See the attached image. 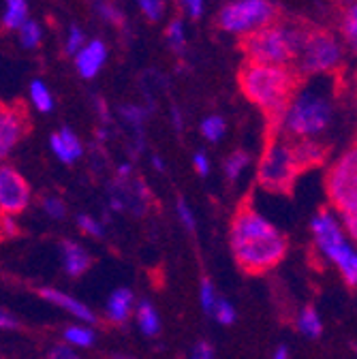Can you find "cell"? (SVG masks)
Returning <instances> with one entry per match:
<instances>
[{"instance_id":"7","label":"cell","mask_w":357,"mask_h":359,"mask_svg":"<svg viewBox=\"0 0 357 359\" xmlns=\"http://www.w3.org/2000/svg\"><path fill=\"white\" fill-rule=\"evenodd\" d=\"M325 187L330 201L340 212L357 203V146L332 165Z\"/></svg>"},{"instance_id":"5","label":"cell","mask_w":357,"mask_h":359,"mask_svg":"<svg viewBox=\"0 0 357 359\" xmlns=\"http://www.w3.org/2000/svg\"><path fill=\"white\" fill-rule=\"evenodd\" d=\"M276 20V9L267 0H236L218 11V26L225 32L250 34L270 26Z\"/></svg>"},{"instance_id":"44","label":"cell","mask_w":357,"mask_h":359,"mask_svg":"<svg viewBox=\"0 0 357 359\" xmlns=\"http://www.w3.org/2000/svg\"><path fill=\"white\" fill-rule=\"evenodd\" d=\"M0 231H3V236H18V224L11 216H3L0 218Z\"/></svg>"},{"instance_id":"51","label":"cell","mask_w":357,"mask_h":359,"mask_svg":"<svg viewBox=\"0 0 357 359\" xmlns=\"http://www.w3.org/2000/svg\"><path fill=\"white\" fill-rule=\"evenodd\" d=\"M353 48H355V52H357V43H353Z\"/></svg>"},{"instance_id":"24","label":"cell","mask_w":357,"mask_h":359,"mask_svg":"<svg viewBox=\"0 0 357 359\" xmlns=\"http://www.w3.org/2000/svg\"><path fill=\"white\" fill-rule=\"evenodd\" d=\"M225 128H227V124L220 116H210L201 122V133L208 142H218L222 135H225Z\"/></svg>"},{"instance_id":"49","label":"cell","mask_w":357,"mask_h":359,"mask_svg":"<svg viewBox=\"0 0 357 359\" xmlns=\"http://www.w3.org/2000/svg\"><path fill=\"white\" fill-rule=\"evenodd\" d=\"M152 163H154V167H159V171H163V161H161V158H156V156H154V161H152Z\"/></svg>"},{"instance_id":"47","label":"cell","mask_w":357,"mask_h":359,"mask_svg":"<svg viewBox=\"0 0 357 359\" xmlns=\"http://www.w3.org/2000/svg\"><path fill=\"white\" fill-rule=\"evenodd\" d=\"M171 116H173L175 130H182V118H180V111H177V109H171Z\"/></svg>"},{"instance_id":"31","label":"cell","mask_w":357,"mask_h":359,"mask_svg":"<svg viewBox=\"0 0 357 359\" xmlns=\"http://www.w3.org/2000/svg\"><path fill=\"white\" fill-rule=\"evenodd\" d=\"M199 297H201V306H203V310L208 312V314H212V310H214V306H216V291H214V285L208 280V278H203L201 280V291H199Z\"/></svg>"},{"instance_id":"11","label":"cell","mask_w":357,"mask_h":359,"mask_svg":"<svg viewBox=\"0 0 357 359\" xmlns=\"http://www.w3.org/2000/svg\"><path fill=\"white\" fill-rule=\"evenodd\" d=\"M148 189L144 182H130L128 177H118V182L112 187L109 199L114 210H126L133 214H144L148 205Z\"/></svg>"},{"instance_id":"41","label":"cell","mask_w":357,"mask_h":359,"mask_svg":"<svg viewBox=\"0 0 357 359\" xmlns=\"http://www.w3.org/2000/svg\"><path fill=\"white\" fill-rule=\"evenodd\" d=\"M99 11L103 13L105 20H109V22H114V24H118V26L122 24V13H120L116 7H112L109 3H101V5H99Z\"/></svg>"},{"instance_id":"23","label":"cell","mask_w":357,"mask_h":359,"mask_svg":"<svg viewBox=\"0 0 357 359\" xmlns=\"http://www.w3.org/2000/svg\"><path fill=\"white\" fill-rule=\"evenodd\" d=\"M65 340L73 346H81V348H88L95 344V334L88 330V327H79V325H73V327H67L65 330Z\"/></svg>"},{"instance_id":"18","label":"cell","mask_w":357,"mask_h":359,"mask_svg":"<svg viewBox=\"0 0 357 359\" xmlns=\"http://www.w3.org/2000/svg\"><path fill=\"white\" fill-rule=\"evenodd\" d=\"M332 261L338 265V269H340L342 278L346 280V285L357 287V250L351 244H346Z\"/></svg>"},{"instance_id":"2","label":"cell","mask_w":357,"mask_h":359,"mask_svg":"<svg viewBox=\"0 0 357 359\" xmlns=\"http://www.w3.org/2000/svg\"><path fill=\"white\" fill-rule=\"evenodd\" d=\"M295 73L289 67L246 62L240 71V88L248 101L259 105L272 128H283L289 103L295 93Z\"/></svg>"},{"instance_id":"45","label":"cell","mask_w":357,"mask_h":359,"mask_svg":"<svg viewBox=\"0 0 357 359\" xmlns=\"http://www.w3.org/2000/svg\"><path fill=\"white\" fill-rule=\"evenodd\" d=\"M193 165H195V169H197V173L199 175H208L210 173V161H208V156L206 154H195L193 156Z\"/></svg>"},{"instance_id":"25","label":"cell","mask_w":357,"mask_h":359,"mask_svg":"<svg viewBox=\"0 0 357 359\" xmlns=\"http://www.w3.org/2000/svg\"><path fill=\"white\" fill-rule=\"evenodd\" d=\"M248 163H250V158H248V154H246V152H242V150L234 152V154L225 161V173H227V177L231 180V182L242 175V171L246 169V165H248Z\"/></svg>"},{"instance_id":"34","label":"cell","mask_w":357,"mask_h":359,"mask_svg":"<svg viewBox=\"0 0 357 359\" xmlns=\"http://www.w3.org/2000/svg\"><path fill=\"white\" fill-rule=\"evenodd\" d=\"M340 214H342V220H344L346 233L357 242V203L351 205V208H346V210H342Z\"/></svg>"},{"instance_id":"26","label":"cell","mask_w":357,"mask_h":359,"mask_svg":"<svg viewBox=\"0 0 357 359\" xmlns=\"http://www.w3.org/2000/svg\"><path fill=\"white\" fill-rule=\"evenodd\" d=\"M20 41L24 48H36L39 41H41V26L32 20H26L20 26Z\"/></svg>"},{"instance_id":"35","label":"cell","mask_w":357,"mask_h":359,"mask_svg":"<svg viewBox=\"0 0 357 359\" xmlns=\"http://www.w3.org/2000/svg\"><path fill=\"white\" fill-rule=\"evenodd\" d=\"M43 210H46L56 220L65 218V214H67V208L58 197H46V199H43Z\"/></svg>"},{"instance_id":"48","label":"cell","mask_w":357,"mask_h":359,"mask_svg":"<svg viewBox=\"0 0 357 359\" xmlns=\"http://www.w3.org/2000/svg\"><path fill=\"white\" fill-rule=\"evenodd\" d=\"M272 359H289V348L287 346H278Z\"/></svg>"},{"instance_id":"46","label":"cell","mask_w":357,"mask_h":359,"mask_svg":"<svg viewBox=\"0 0 357 359\" xmlns=\"http://www.w3.org/2000/svg\"><path fill=\"white\" fill-rule=\"evenodd\" d=\"M20 323L11 317V314H7V312H3L0 310V330H15Z\"/></svg>"},{"instance_id":"20","label":"cell","mask_w":357,"mask_h":359,"mask_svg":"<svg viewBox=\"0 0 357 359\" xmlns=\"http://www.w3.org/2000/svg\"><path fill=\"white\" fill-rule=\"evenodd\" d=\"M297 330L308 336V338H319L321 332H323V321L319 317V312L312 308V306H306L299 317H297Z\"/></svg>"},{"instance_id":"21","label":"cell","mask_w":357,"mask_h":359,"mask_svg":"<svg viewBox=\"0 0 357 359\" xmlns=\"http://www.w3.org/2000/svg\"><path fill=\"white\" fill-rule=\"evenodd\" d=\"M26 15H28V5L26 0H7V9H5V15H3V24L7 28H18L26 22Z\"/></svg>"},{"instance_id":"39","label":"cell","mask_w":357,"mask_h":359,"mask_svg":"<svg viewBox=\"0 0 357 359\" xmlns=\"http://www.w3.org/2000/svg\"><path fill=\"white\" fill-rule=\"evenodd\" d=\"M140 7L150 20H159L163 13V0H140Z\"/></svg>"},{"instance_id":"10","label":"cell","mask_w":357,"mask_h":359,"mask_svg":"<svg viewBox=\"0 0 357 359\" xmlns=\"http://www.w3.org/2000/svg\"><path fill=\"white\" fill-rule=\"evenodd\" d=\"M310 227H312V233H315V242L319 246V250L332 261L349 242L344 240V233L340 229L338 220L328 212H319L315 218L310 220Z\"/></svg>"},{"instance_id":"29","label":"cell","mask_w":357,"mask_h":359,"mask_svg":"<svg viewBox=\"0 0 357 359\" xmlns=\"http://www.w3.org/2000/svg\"><path fill=\"white\" fill-rule=\"evenodd\" d=\"M60 137H62V144H65L69 156H71L73 161H77V158L81 156V152H83V148H81V144H79V140H77V135H75L71 128H62V130H60Z\"/></svg>"},{"instance_id":"33","label":"cell","mask_w":357,"mask_h":359,"mask_svg":"<svg viewBox=\"0 0 357 359\" xmlns=\"http://www.w3.org/2000/svg\"><path fill=\"white\" fill-rule=\"evenodd\" d=\"M342 28H344V36H346L351 43H357V3L349 9Z\"/></svg>"},{"instance_id":"52","label":"cell","mask_w":357,"mask_h":359,"mask_svg":"<svg viewBox=\"0 0 357 359\" xmlns=\"http://www.w3.org/2000/svg\"><path fill=\"white\" fill-rule=\"evenodd\" d=\"M344 3H351V0H344Z\"/></svg>"},{"instance_id":"22","label":"cell","mask_w":357,"mask_h":359,"mask_svg":"<svg viewBox=\"0 0 357 359\" xmlns=\"http://www.w3.org/2000/svg\"><path fill=\"white\" fill-rule=\"evenodd\" d=\"M30 99H32L34 107H36L39 111H43V114H48V111L54 109V99H52V95H50V90L46 88V83L39 81V79H34V81L30 83Z\"/></svg>"},{"instance_id":"6","label":"cell","mask_w":357,"mask_h":359,"mask_svg":"<svg viewBox=\"0 0 357 359\" xmlns=\"http://www.w3.org/2000/svg\"><path fill=\"white\" fill-rule=\"evenodd\" d=\"M297 173L299 167L295 163L291 144L274 142L259 163V184L272 193H289Z\"/></svg>"},{"instance_id":"1","label":"cell","mask_w":357,"mask_h":359,"mask_svg":"<svg viewBox=\"0 0 357 359\" xmlns=\"http://www.w3.org/2000/svg\"><path fill=\"white\" fill-rule=\"evenodd\" d=\"M231 250L246 274H263L285 259L287 240L270 220L244 205L231 222Z\"/></svg>"},{"instance_id":"50","label":"cell","mask_w":357,"mask_h":359,"mask_svg":"<svg viewBox=\"0 0 357 359\" xmlns=\"http://www.w3.org/2000/svg\"><path fill=\"white\" fill-rule=\"evenodd\" d=\"M112 359H135V357H130V355H112Z\"/></svg>"},{"instance_id":"37","label":"cell","mask_w":357,"mask_h":359,"mask_svg":"<svg viewBox=\"0 0 357 359\" xmlns=\"http://www.w3.org/2000/svg\"><path fill=\"white\" fill-rule=\"evenodd\" d=\"M83 45H86V43H83V32H81L79 28L73 26L71 32H69V39H67V54H71V56L77 54V52L83 48Z\"/></svg>"},{"instance_id":"13","label":"cell","mask_w":357,"mask_h":359,"mask_svg":"<svg viewBox=\"0 0 357 359\" xmlns=\"http://www.w3.org/2000/svg\"><path fill=\"white\" fill-rule=\"evenodd\" d=\"M39 293H41L43 299L52 302L54 306H60L62 310L71 312L73 317H77L79 321H83V323H97V314L90 308H88L86 304H81L79 299H75V297L58 291V289H50V287H43Z\"/></svg>"},{"instance_id":"43","label":"cell","mask_w":357,"mask_h":359,"mask_svg":"<svg viewBox=\"0 0 357 359\" xmlns=\"http://www.w3.org/2000/svg\"><path fill=\"white\" fill-rule=\"evenodd\" d=\"M182 3H184L187 13L193 20H199L201 18V13H203V0H182Z\"/></svg>"},{"instance_id":"4","label":"cell","mask_w":357,"mask_h":359,"mask_svg":"<svg viewBox=\"0 0 357 359\" xmlns=\"http://www.w3.org/2000/svg\"><path fill=\"white\" fill-rule=\"evenodd\" d=\"M332 118V101L328 93L319 86H308L302 90L299 95H295L289 103L287 116L283 126L295 135V137H312V135H319Z\"/></svg>"},{"instance_id":"15","label":"cell","mask_w":357,"mask_h":359,"mask_svg":"<svg viewBox=\"0 0 357 359\" xmlns=\"http://www.w3.org/2000/svg\"><path fill=\"white\" fill-rule=\"evenodd\" d=\"M60 252H62V263L69 276H81L88 267L93 265V259L79 244L75 242H62L60 244Z\"/></svg>"},{"instance_id":"27","label":"cell","mask_w":357,"mask_h":359,"mask_svg":"<svg viewBox=\"0 0 357 359\" xmlns=\"http://www.w3.org/2000/svg\"><path fill=\"white\" fill-rule=\"evenodd\" d=\"M212 314L220 325H234L236 323V308L227 299H216Z\"/></svg>"},{"instance_id":"12","label":"cell","mask_w":357,"mask_h":359,"mask_svg":"<svg viewBox=\"0 0 357 359\" xmlns=\"http://www.w3.org/2000/svg\"><path fill=\"white\" fill-rule=\"evenodd\" d=\"M26 118L28 114L24 105L0 103V156L9 154L11 148L22 140Z\"/></svg>"},{"instance_id":"14","label":"cell","mask_w":357,"mask_h":359,"mask_svg":"<svg viewBox=\"0 0 357 359\" xmlns=\"http://www.w3.org/2000/svg\"><path fill=\"white\" fill-rule=\"evenodd\" d=\"M75 56H77L79 75L86 77V79H90L101 71V67H103V62L107 58V48L101 41H90L88 45H83V48Z\"/></svg>"},{"instance_id":"9","label":"cell","mask_w":357,"mask_h":359,"mask_svg":"<svg viewBox=\"0 0 357 359\" xmlns=\"http://www.w3.org/2000/svg\"><path fill=\"white\" fill-rule=\"evenodd\" d=\"M30 203V184L26 182V177L9 167H0V212L13 216L20 214L28 208Z\"/></svg>"},{"instance_id":"17","label":"cell","mask_w":357,"mask_h":359,"mask_svg":"<svg viewBox=\"0 0 357 359\" xmlns=\"http://www.w3.org/2000/svg\"><path fill=\"white\" fill-rule=\"evenodd\" d=\"M293 148V156H295V163L302 169H308L312 165H319L325 156V150L323 146H319L317 142H312V140H302L297 144H291Z\"/></svg>"},{"instance_id":"38","label":"cell","mask_w":357,"mask_h":359,"mask_svg":"<svg viewBox=\"0 0 357 359\" xmlns=\"http://www.w3.org/2000/svg\"><path fill=\"white\" fill-rule=\"evenodd\" d=\"M177 216H180V220L184 222L187 229H191V231L195 229V214L184 199H177Z\"/></svg>"},{"instance_id":"3","label":"cell","mask_w":357,"mask_h":359,"mask_svg":"<svg viewBox=\"0 0 357 359\" xmlns=\"http://www.w3.org/2000/svg\"><path fill=\"white\" fill-rule=\"evenodd\" d=\"M308 36L310 30L302 26L270 24L246 34L242 41V50L248 56V62L287 67L291 60H297Z\"/></svg>"},{"instance_id":"28","label":"cell","mask_w":357,"mask_h":359,"mask_svg":"<svg viewBox=\"0 0 357 359\" xmlns=\"http://www.w3.org/2000/svg\"><path fill=\"white\" fill-rule=\"evenodd\" d=\"M167 39H169L171 48L175 52H182V48H184V24H182V20H173L167 26Z\"/></svg>"},{"instance_id":"40","label":"cell","mask_w":357,"mask_h":359,"mask_svg":"<svg viewBox=\"0 0 357 359\" xmlns=\"http://www.w3.org/2000/svg\"><path fill=\"white\" fill-rule=\"evenodd\" d=\"M191 359H214V348L208 342H197L191 351Z\"/></svg>"},{"instance_id":"32","label":"cell","mask_w":357,"mask_h":359,"mask_svg":"<svg viewBox=\"0 0 357 359\" xmlns=\"http://www.w3.org/2000/svg\"><path fill=\"white\" fill-rule=\"evenodd\" d=\"M77 227H79L83 233L93 236V238H103V227H101V224H99L95 218L86 216V214L77 216Z\"/></svg>"},{"instance_id":"36","label":"cell","mask_w":357,"mask_h":359,"mask_svg":"<svg viewBox=\"0 0 357 359\" xmlns=\"http://www.w3.org/2000/svg\"><path fill=\"white\" fill-rule=\"evenodd\" d=\"M50 146H52V150H54V154H56V158L60 161V163H73V158L69 156V152H67V148H65V144H62V137H60V133H54L52 137H50Z\"/></svg>"},{"instance_id":"30","label":"cell","mask_w":357,"mask_h":359,"mask_svg":"<svg viewBox=\"0 0 357 359\" xmlns=\"http://www.w3.org/2000/svg\"><path fill=\"white\" fill-rule=\"evenodd\" d=\"M120 114H122V118L128 124H133L137 130H142V124L146 120V111L142 107H137V105H124V107H120Z\"/></svg>"},{"instance_id":"16","label":"cell","mask_w":357,"mask_h":359,"mask_svg":"<svg viewBox=\"0 0 357 359\" xmlns=\"http://www.w3.org/2000/svg\"><path fill=\"white\" fill-rule=\"evenodd\" d=\"M133 304H135V295H133L130 289H116L109 299H107V319L112 323H124L128 319V314L133 310Z\"/></svg>"},{"instance_id":"8","label":"cell","mask_w":357,"mask_h":359,"mask_svg":"<svg viewBox=\"0 0 357 359\" xmlns=\"http://www.w3.org/2000/svg\"><path fill=\"white\" fill-rule=\"evenodd\" d=\"M297 69L306 75H321L338 67L340 45L328 32H310L304 50L297 56Z\"/></svg>"},{"instance_id":"19","label":"cell","mask_w":357,"mask_h":359,"mask_svg":"<svg viewBox=\"0 0 357 359\" xmlns=\"http://www.w3.org/2000/svg\"><path fill=\"white\" fill-rule=\"evenodd\" d=\"M137 323H140V330L146 336H156L161 332V317H159L156 308L150 302H140V306H137Z\"/></svg>"},{"instance_id":"42","label":"cell","mask_w":357,"mask_h":359,"mask_svg":"<svg viewBox=\"0 0 357 359\" xmlns=\"http://www.w3.org/2000/svg\"><path fill=\"white\" fill-rule=\"evenodd\" d=\"M50 359H79V357L75 355V351H71V346L58 344L50 351Z\"/></svg>"}]
</instances>
